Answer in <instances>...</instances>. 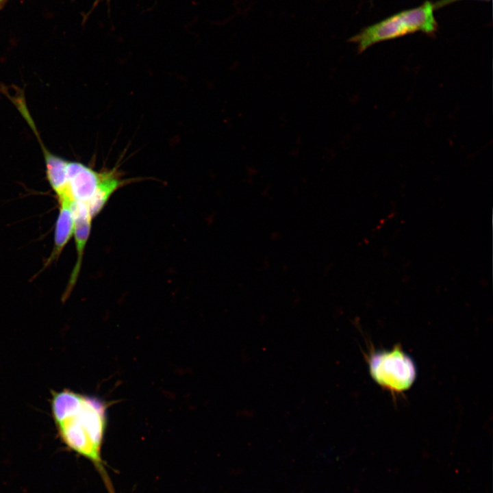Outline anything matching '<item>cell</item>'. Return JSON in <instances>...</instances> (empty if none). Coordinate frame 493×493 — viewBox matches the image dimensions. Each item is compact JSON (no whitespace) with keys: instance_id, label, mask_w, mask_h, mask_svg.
<instances>
[{"instance_id":"1","label":"cell","mask_w":493,"mask_h":493,"mask_svg":"<svg viewBox=\"0 0 493 493\" xmlns=\"http://www.w3.org/2000/svg\"><path fill=\"white\" fill-rule=\"evenodd\" d=\"M51 412L58 433L71 450L96 464L107 427V406L99 399L69 390L54 392Z\"/></svg>"},{"instance_id":"2","label":"cell","mask_w":493,"mask_h":493,"mask_svg":"<svg viewBox=\"0 0 493 493\" xmlns=\"http://www.w3.org/2000/svg\"><path fill=\"white\" fill-rule=\"evenodd\" d=\"M433 3L425 1L417 7L400 11L362 28L349 41L357 44L358 53H361L377 43L416 32L433 36L439 27Z\"/></svg>"},{"instance_id":"3","label":"cell","mask_w":493,"mask_h":493,"mask_svg":"<svg viewBox=\"0 0 493 493\" xmlns=\"http://www.w3.org/2000/svg\"><path fill=\"white\" fill-rule=\"evenodd\" d=\"M372 377L383 388L395 392L409 389L416 376L412 358L399 346L372 353L368 360Z\"/></svg>"},{"instance_id":"4","label":"cell","mask_w":493,"mask_h":493,"mask_svg":"<svg viewBox=\"0 0 493 493\" xmlns=\"http://www.w3.org/2000/svg\"><path fill=\"white\" fill-rule=\"evenodd\" d=\"M104 174L82 163L66 160L65 188L57 197L66 195L73 201L86 203L94 194Z\"/></svg>"},{"instance_id":"5","label":"cell","mask_w":493,"mask_h":493,"mask_svg":"<svg viewBox=\"0 0 493 493\" xmlns=\"http://www.w3.org/2000/svg\"><path fill=\"white\" fill-rule=\"evenodd\" d=\"M71 209L75 223L73 235L77 249V262L64 294L65 299L68 296L76 283L81 266L84 251L90 236L92 219L88 205L84 202L72 201Z\"/></svg>"},{"instance_id":"6","label":"cell","mask_w":493,"mask_h":493,"mask_svg":"<svg viewBox=\"0 0 493 493\" xmlns=\"http://www.w3.org/2000/svg\"><path fill=\"white\" fill-rule=\"evenodd\" d=\"M58 199L60 212L55 223L54 246L47 265L59 257L74 233L75 223L71 209L72 199L66 195L58 197Z\"/></svg>"},{"instance_id":"7","label":"cell","mask_w":493,"mask_h":493,"mask_svg":"<svg viewBox=\"0 0 493 493\" xmlns=\"http://www.w3.org/2000/svg\"><path fill=\"white\" fill-rule=\"evenodd\" d=\"M123 184L114 172H105L97 190L86 203L90 216L95 217L103 210L112 194Z\"/></svg>"},{"instance_id":"8","label":"cell","mask_w":493,"mask_h":493,"mask_svg":"<svg viewBox=\"0 0 493 493\" xmlns=\"http://www.w3.org/2000/svg\"><path fill=\"white\" fill-rule=\"evenodd\" d=\"M459 1H462V0H438L435 2H433V4H434V7L436 10L438 9L442 8L443 7H445V6L452 4L453 3L457 2ZM479 1H490L491 0H479Z\"/></svg>"},{"instance_id":"9","label":"cell","mask_w":493,"mask_h":493,"mask_svg":"<svg viewBox=\"0 0 493 493\" xmlns=\"http://www.w3.org/2000/svg\"><path fill=\"white\" fill-rule=\"evenodd\" d=\"M102 1H103V0H95L94 2V3H93V5H92V9L90 10V12H92V10L98 5V4H99V3H101ZM105 1H106V3H107L108 5L110 4V0H105Z\"/></svg>"},{"instance_id":"10","label":"cell","mask_w":493,"mask_h":493,"mask_svg":"<svg viewBox=\"0 0 493 493\" xmlns=\"http://www.w3.org/2000/svg\"><path fill=\"white\" fill-rule=\"evenodd\" d=\"M8 0H0V10H1L5 5Z\"/></svg>"}]
</instances>
